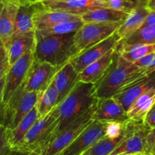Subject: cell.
I'll return each instance as SVG.
<instances>
[{
  "label": "cell",
  "instance_id": "cell-1",
  "mask_svg": "<svg viewBox=\"0 0 155 155\" xmlns=\"http://www.w3.org/2000/svg\"><path fill=\"white\" fill-rule=\"evenodd\" d=\"M96 99L95 88L93 84L79 82L72 91L54 108L58 119V127L54 137L92 109Z\"/></svg>",
  "mask_w": 155,
  "mask_h": 155
},
{
  "label": "cell",
  "instance_id": "cell-2",
  "mask_svg": "<svg viewBox=\"0 0 155 155\" xmlns=\"http://www.w3.org/2000/svg\"><path fill=\"white\" fill-rule=\"evenodd\" d=\"M148 74L117 53L105 75L95 85V96L97 98L113 97L130 83Z\"/></svg>",
  "mask_w": 155,
  "mask_h": 155
},
{
  "label": "cell",
  "instance_id": "cell-3",
  "mask_svg": "<svg viewBox=\"0 0 155 155\" xmlns=\"http://www.w3.org/2000/svg\"><path fill=\"white\" fill-rule=\"evenodd\" d=\"M74 33L53 35L36 39L34 60L60 68L76 56Z\"/></svg>",
  "mask_w": 155,
  "mask_h": 155
},
{
  "label": "cell",
  "instance_id": "cell-4",
  "mask_svg": "<svg viewBox=\"0 0 155 155\" xmlns=\"http://www.w3.org/2000/svg\"><path fill=\"white\" fill-rule=\"evenodd\" d=\"M58 119L54 109L40 117L14 150H24L41 155L55 135Z\"/></svg>",
  "mask_w": 155,
  "mask_h": 155
},
{
  "label": "cell",
  "instance_id": "cell-5",
  "mask_svg": "<svg viewBox=\"0 0 155 155\" xmlns=\"http://www.w3.org/2000/svg\"><path fill=\"white\" fill-rule=\"evenodd\" d=\"M124 21L110 23H84L83 27L74 33L75 57L86 49L104 40L116 33Z\"/></svg>",
  "mask_w": 155,
  "mask_h": 155
},
{
  "label": "cell",
  "instance_id": "cell-6",
  "mask_svg": "<svg viewBox=\"0 0 155 155\" xmlns=\"http://www.w3.org/2000/svg\"><path fill=\"white\" fill-rule=\"evenodd\" d=\"M151 128L145 121L129 119L124 123V138L110 155H127L145 152L146 137Z\"/></svg>",
  "mask_w": 155,
  "mask_h": 155
},
{
  "label": "cell",
  "instance_id": "cell-7",
  "mask_svg": "<svg viewBox=\"0 0 155 155\" xmlns=\"http://www.w3.org/2000/svg\"><path fill=\"white\" fill-rule=\"evenodd\" d=\"M37 98V92H26L21 85L6 103L5 127L8 130L15 129L36 106Z\"/></svg>",
  "mask_w": 155,
  "mask_h": 155
},
{
  "label": "cell",
  "instance_id": "cell-8",
  "mask_svg": "<svg viewBox=\"0 0 155 155\" xmlns=\"http://www.w3.org/2000/svg\"><path fill=\"white\" fill-rule=\"evenodd\" d=\"M94 106L58 134L41 155H58L68 147L93 121Z\"/></svg>",
  "mask_w": 155,
  "mask_h": 155
},
{
  "label": "cell",
  "instance_id": "cell-9",
  "mask_svg": "<svg viewBox=\"0 0 155 155\" xmlns=\"http://www.w3.org/2000/svg\"><path fill=\"white\" fill-rule=\"evenodd\" d=\"M108 122L93 120L81 134L61 152L63 155H81L106 136Z\"/></svg>",
  "mask_w": 155,
  "mask_h": 155
},
{
  "label": "cell",
  "instance_id": "cell-10",
  "mask_svg": "<svg viewBox=\"0 0 155 155\" xmlns=\"http://www.w3.org/2000/svg\"><path fill=\"white\" fill-rule=\"evenodd\" d=\"M34 61V51H30L21 56L14 64L5 75L4 94V102L7 103L17 90L24 84L29 69Z\"/></svg>",
  "mask_w": 155,
  "mask_h": 155
},
{
  "label": "cell",
  "instance_id": "cell-11",
  "mask_svg": "<svg viewBox=\"0 0 155 155\" xmlns=\"http://www.w3.org/2000/svg\"><path fill=\"white\" fill-rule=\"evenodd\" d=\"M58 69L49 63L34 60L23 84L24 91L39 93L45 91L53 81Z\"/></svg>",
  "mask_w": 155,
  "mask_h": 155
},
{
  "label": "cell",
  "instance_id": "cell-12",
  "mask_svg": "<svg viewBox=\"0 0 155 155\" xmlns=\"http://www.w3.org/2000/svg\"><path fill=\"white\" fill-rule=\"evenodd\" d=\"M120 40V37L116 32L104 40L80 53L76 57L71 59L70 62L74 65L77 72L80 73L90 64L104 56L110 50L116 48Z\"/></svg>",
  "mask_w": 155,
  "mask_h": 155
},
{
  "label": "cell",
  "instance_id": "cell-13",
  "mask_svg": "<svg viewBox=\"0 0 155 155\" xmlns=\"http://www.w3.org/2000/svg\"><path fill=\"white\" fill-rule=\"evenodd\" d=\"M152 88H155V71L136 79L123 88L114 97L127 111L136 98Z\"/></svg>",
  "mask_w": 155,
  "mask_h": 155
},
{
  "label": "cell",
  "instance_id": "cell-14",
  "mask_svg": "<svg viewBox=\"0 0 155 155\" xmlns=\"http://www.w3.org/2000/svg\"><path fill=\"white\" fill-rule=\"evenodd\" d=\"M129 119L127 111L114 97L96 99L94 104L93 120L124 123Z\"/></svg>",
  "mask_w": 155,
  "mask_h": 155
},
{
  "label": "cell",
  "instance_id": "cell-15",
  "mask_svg": "<svg viewBox=\"0 0 155 155\" xmlns=\"http://www.w3.org/2000/svg\"><path fill=\"white\" fill-rule=\"evenodd\" d=\"M45 9L62 12L73 15H83L88 11L107 7L106 4L95 0H40Z\"/></svg>",
  "mask_w": 155,
  "mask_h": 155
},
{
  "label": "cell",
  "instance_id": "cell-16",
  "mask_svg": "<svg viewBox=\"0 0 155 155\" xmlns=\"http://www.w3.org/2000/svg\"><path fill=\"white\" fill-rule=\"evenodd\" d=\"M35 32L15 33L5 44L11 65L30 51H34L36 47Z\"/></svg>",
  "mask_w": 155,
  "mask_h": 155
},
{
  "label": "cell",
  "instance_id": "cell-17",
  "mask_svg": "<svg viewBox=\"0 0 155 155\" xmlns=\"http://www.w3.org/2000/svg\"><path fill=\"white\" fill-rule=\"evenodd\" d=\"M43 8L40 0H31L20 3L15 19V32L30 33L35 32L33 17L35 14Z\"/></svg>",
  "mask_w": 155,
  "mask_h": 155
},
{
  "label": "cell",
  "instance_id": "cell-18",
  "mask_svg": "<svg viewBox=\"0 0 155 155\" xmlns=\"http://www.w3.org/2000/svg\"><path fill=\"white\" fill-rule=\"evenodd\" d=\"M52 82L58 92L61 103L80 82V73L69 62L58 70Z\"/></svg>",
  "mask_w": 155,
  "mask_h": 155
},
{
  "label": "cell",
  "instance_id": "cell-19",
  "mask_svg": "<svg viewBox=\"0 0 155 155\" xmlns=\"http://www.w3.org/2000/svg\"><path fill=\"white\" fill-rule=\"evenodd\" d=\"M116 55L115 49H112L104 56L90 64L80 73V81L97 84L105 75Z\"/></svg>",
  "mask_w": 155,
  "mask_h": 155
},
{
  "label": "cell",
  "instance_id": "cell-20",
  "mask_svg": "<svg viewBox=\"0 0 155 155\" xmlns=\"http://www.w3.org/2000/svg\"><path fill=\"white\" fill-rule=\"evenodd\" d=\"M150 12L148 0H137L135 9L117 31L120 39H124L140 28Z\"/></svg>",
  "mask_w": 155,
  "mask_h": 155
},
{
  "label": "cell",
  "instance_id": "cell-21",
  "mask_svg": "<svg viewBox=\"0 0 155 155\" xmlns=\"http://www.w3.org/2000/svg\"><path fill=\"white\" fill-rule=\"evenodd\" d=\"M19 3L16 0H5L0 13V38L5 44L15 33V19Z\"/></svg>",
  "mask_w": 155,
  "mask_h": 155
},
{
  "label": "cell",
  "instance_id": "cell-22",
  "mask_svg": "<svg viewBox=\"0 0 155 155\" xmlns=\"http://www.w3.org/2000/svg\"><path fill=\"white\" fill-rule=\"evenodd\" d=\"M80 18H81L80 15L47 10V9H45L43 6L42 9H39L35 14L33 17V23H34L35 30H36L46 28V27H51L60 23L75 20Z\"/></svg>",
  "mask_w": 155,
  "mask_h": 155
},
{
  "label": "cell",
  "instance_id": "cell-23",
  "mask_svg": "<svg viewBox=\"0 0 155 155\" xmlns=\"http://www.w3.org/2000/svg\"><path fill=\"white\" fill-rule=\"evenodd\" d=\"M130 13L109 7L98 8L88 11L81 15L84 23H110L124 21Z\"/></svg>",
  "mask_w": 155,
  "mask_h": 155
},
{
  "label": "cell",
  "instance_id": "cell-24",
  "mask_svg": "<svg viewBox=\"0 0 155 155\" xmlns=\"http://www.w3.org/2000/svg\"><path fill=\"white\" fill-rule=\"evenodd\" d=\"M155 103V88L144 93L134 100L127 113L130 119L135 121H145L148 111Z\"/></svg>",
  "mask_w": 155,
  "mask_h": 155
},
{
  "label": "cell",
  "instance_id": "cell-25",
  "mask_svg": "<svg viewBox=\"0 0 155 155\" xmlns=\"http://www.w3.org/2000/svg\"><path fill=\"white\" fill-rule=\"evenodd\" d=\"M36 106L12 130H8V137L12 150L16 148L35 122L40 118Z\"/></svg>",
  "mask_w": 155,
  "mask_h": 155
},
{
  "label": "cell",
  "instance_id": "cell-26",
  "mask_svg": "<svg viewBox=\"0 0 155 155\" xmlns=\"http://www.w3.org/2000/svg\"><path fill=\"white\" fill-rule=\"evenodd\" d=\"M117 53L122 56L124 59L128 62L135 63L138 60L143 58L144 56L155 52V44L153 45H142L135 44L129 45L119 41L115 48Z\"/></svg>",
  "mask_w": 155,
  "mask_h": 155
},
{
  "label": "cell",
  "instance_id": "cell-27",
  "mask_svg": "<svg viewBox=\"0 0 155 155\" xmlns=\"http://www.w3.org/2000/svg\"><path fill=\"white\" fill-rule=\"evenodd\" d=\"M83 24H84V22L82 18H80L75 20L60 23V24H55V25L46 27V28L36 30L35 36H36V39H38V38L45 37V36H53V35H64L76 33L77 30H79L83 27Z\"/></svg>",
  "mask_w": 155,
  "mask_h": 155
},
{
  "label": "cell",
  "instance_id": "cell-28",
  "mask_svg": "<svg viewBox=\"0 0 155 155\" xmlns=\"http://www.w3.org/2000/svg\"><path fill=\"white\" fill-rule=\"evenodd\" d=\"M58 103L59 94L53 82L45 91L38 93L36 108L41 117L51 112Z\"/></svg>",
  "mask_w": 155,
  "mask_h": 155
},
{
  "label": "cell",
  "instance_id": "cell-29",
  "mask_svg": "<svg viewBox=\"0 0 155 155\" xmlns=\"http://www.w3.org/2000/svg\"><path fill=\"white\" fill-rule=\"evenodd\" d=\"M120 40L129 45H153L155 44V27H141Z\"/></svg>",
  "mask_w": 155,
  "mask_h": 155
},
{
  "label": "cell",
  "instance_id": "cell-30",
  "mask_svg": "<svg viewBox=\"0 0 155 155\" xmlns=\"http://www.w3.org/2000/svg\"><path fill=\"white\" fill-rule=\"evenodd\" d=\"M124 138V133L117 138L104 137L81 155H110Z\"/></svg>",
  "mask_w": 155,
  "mask_h": 155
},
{
  "label": "cell",
  "instance_id": "cell-31",
  "mask_svg": "<svg viewBox=\"0 0 155 155\" xmlns=\"http://www.w3.org/2000/svg\"><path fill=\"white\" fill-rule=\"evenodd\" d=\"M137 0H107L109 8L131 13L136 5Z\"/></svg>",
  "mask_w": 155,
  "mask_h": 155
},
{
  "label": "cell",
  "instance_id": "cell-32",
  "mask_svg": "<svg viewBox=\"0 0 155 155\" xmlns=\"http://www.w3.org/2000/svg\"><path fill=\"white\" fill-rule=\"evenodd\" d=\"M134 64L136 66L147 72H153L155 71V52L144 56Z\"/></svg>",
  "mask_w": 155,
  "mask_h": 155
},
{
  "label": "cell",
  "instance_id": "cell-33",
  "mask_svg": "<svg viewBox=\"0 0 155 155\" xmlns=\"http://www.w3.org/2000/svg\"><path fill=\"white\" fill-rule=\"evenodd\" d=\"M12 150L8 137L7 128L0 126V155H10Z\"/></svg>",
  "mask_w": 155,
  "mask_h": 155
},
{
  "label": "cell",
  "instance_id": "cell-34",
  "mask_svg": "<svg viewBox=\"0 0 155 155\" xmlns=\"http://www.w3.org/2000/svg\"><path fill=\"white\" fill-rule=\"evenodd\" d=\"M11 64L9 62L7 50L5 46L0 49V80L6 75L10 68Z\"/></svg>",
  "mask_w": 155,
  "mask_h": 155
},
{
  "label": "cell",
  "instance_id": "cell-35",
  "mask_svg": "<svg viewBox=\"0 0 155 155\" xmlns=\"http://www.w3.org/2000/svg\"><path fill=\"white\" fill-rule=\"evenodd\" d=\"M5 83V76L0 80V126H4L5 120L6 103H5L3 99Z\"/></svg>",
  "mask_w": 155,
  "mask_h": 155
},
{
  "label": "cell",
  "instance_id": "cell-36",
  "mask_svg": "<svg viewBox=\"0 0 155 155\" xmlns=\"http://www.w3.org/2000/svg\"><path fill=\"white\" fill-rule=\"evenodd\" d=\"M145 153L149 155H155V128L150 129L147 135Z\"/></svg>",
  "mask_w": 155,
  "mask_h": 155
},
{
  "label": "cell",
  "instance_id": "cell-37",
  "mask_svg": "<svg viewBox=\"0 0 155 155\" xmlns=\"http://www.w3.org/2000/svg\"><path fill=\"white\" fill-rule=\"evenodd\" d=\"M145 122L151 129L155 128V103L152 106L145 118Z\"/></svg>",
  "mask_w": 155,
  "mask_h": 155
},
{
  "label": "cell",
  "instance_id": "cell-38",
  "mask_svg": "<svg viewBox=\"0 0 155 155\" xmlns=\"http://www.w3.org/2000/svg\"><path fill=\"white\" fill-rule=\"evenodd\" d=\"M155 27V12L151 11L145 18L142 27Z\"/></svg>",
  "mask_w": 155,
  "mask_h": 155
},
{
  "label": "cell",
  "instance_id": "cell-39",
  "mask_svg": "<svg viewBox=\"0 0 155 155\" xmlns=\"http://www.w3.org/2000/svg\"><path fill=\"white\" fill-rule=\"evenodd\" d=\"M10 155H39L36 153L30 151H24V150H13Z\"/></svg>",
  "mask_w": 155,
  "mask_h": 155
},
{
  "label": "cell",
  "instance_id": "cell-40",
  "mask_svg": "<svg viewBox=\"0 0 155 155\" xmlns=\"http://www.w3.org/2000/svg\"><path fill=\"white\" fill-rule=\"evenodd\" d=\"M148 9L155 12V0H148Z\"/></svg>",
  "mask_w": 155,
  "mask_h": 155
},
{
  "label": "cell",
  "instance_id": "cell-41",
  "mask_svg": "<svg viewBox=\"0 0 155 155\" xmlns=\"http://www.w3.org/2000/svg\"><path fill=\"white\" fill-rule=\"evenodd\" d=\"M127 155H149L148 154L145 152H140V153H131V154H127Z\"/></svg>",
  "mask_w": 155,
  "mask_h": 155
},
{
  "label": "cell",
  "instance_id": "cell-42",
  "mask_svg": "<svg viewBox=\"0 0 155 155\" xmlns=\"http://www.w3.org/2000/svg\"><path fill=\"white\" fill-rule=\"evenodd\" d=\"M95 1H96L97 2H99V3H102V4H106L107 5V0H95ZM108 7V6H107Z\"/></svg>",
  "mask_w": 155,
  "mask_h": 155
},
{
  "label": "cell",
  "instance_id": "cell-43",
  "mask_svg": "<svg viewBox=\"0 0 155 155\" xmlns=\"http://www.w3.org/2000/svg\"><path fill=\"white\" fill-rule=\"evenodd\" d=\"M4 2L5 0H0V13H1V11L2 9L3 5H4Z\"/></svg>",
  "mask_w": 155,
  "mask_h": 155
},
{
  "label": "cell",
  "instance_id": "cell-44",
  "mask_svg": "<svg viewBox=\"0 0 155 155\" xmlns=\"http://www.w3.org/2000/svg\"><path fill=\"white\" fill-rule=\"evenodd\" d=\"M3 46H4V43H3L2 40H1V38H0V49H1L2 47Z\"/></svg>",
  "mask_w": 155,
  "mask_h": 155
},
{
  "label": "cell",
  "instance_id": "cell-45",
  "mask_svg": "<svg viewBox=\"0 0 155 155\" xmlns=\"http://www.w3.org/2000/svg\"><path fill=\"white\" fill-rule=\"evenodd\" d=\"M58 155H63V154H61V153H59V154H58Z\"/></svg>",
  "mask_w": 155,
  "mask_h": 155
}]
</instances>
